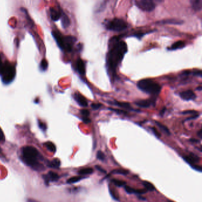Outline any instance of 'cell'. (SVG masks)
<instances>
[{"instance_id": "f6af8a7d", "label": "cell", "mask_w": 202, "mask_h": 202, "mask_svg": "<svg viewBox=\"0 0 202 202\" xmlns=\"http://www.w3.org/2000/svg\"><path fill=\"white\" fill-rule=\"evenodd\" d=\"M197 135L200 138H202V129H200L198 132H197Z\"/></svg>"}, {"instance_id": "d6986e66", "label": "cell", "mask_w": 202, "mask_h": 202, "mask_svg": "<svg viewBox=\"0 0 202 202\" xmlns=\"http://www.w3.org/2000/svg\"><path fill=\"white\" fill-rule=\"evenodd\" d=\"M191 7L195 11H200L202 8V0H191Z\"/></svg>"}, {"instance_id": "681fc988", "label": "cell", "mask_w": 202, "mask_h": 202, "mask_svg": "<svg viewBox=\"0 0 202 202\" xmlns=\"http://www.w3.org/2000/svg\"><path fill=\"white\" fill-rule=\"evenodd\" d=\"M0 60H1V56H0Z\"/></svg>"}, {"instance_id": "4dcf8cb0", "label": "cell", "mask_w": 202, "mask_h": 202, "mask_svg": "<svg viewBox=\"0 0 202 202\" xmlns=\"http://www.w3.org/2000/svg\"><path fill=\"white\" fill-rule=\"evenodd\" d=\"M97 158L99 159V160L104 161V160H105L106 156H105L104 154L102 151H99L97 152Z\"/></svg>"}, {"instance_id": "60d3db41", "label": "cell", "mask_w": 202, "mask_h": 202, "mask_svg": "<svg viewBox=\"0 0 202 202\" xmlns=\"http://www.w3.org/2000/svg\"><path fill=\"white\" fill-rule=\"evenodd\" d=\"M199 116V115L197 114V115H193V116L190 117H189L186 119V121H189V120H192V119H195L197 117H198Z\"/></svg>"}, {"instance_id": "8fae6325", "label": "cell", "mask_w": 202, "mask_h": 202, "mask_svg": "<svg viewBox=\"0 0 202 202\" xmlns=\"http://www.w3.org/2000/svg\"><path fill=\"white\" fill-rule=\"evenodd\" d=\"M43 177L46 183H49V182H56L59 178V175L52 171H49L47 175H43Z\"/></svg>"}, {"instance_id": "c3c4849f", "label": "cell", "mask_w": 202, "mask_h": 202, "mask_svg": "<svg viewBox=\"0 0 202 202\" xmlns=\"http://www.w3.org/2000/svg\"><path fill=\"white\" fill-rule=\"evenodd\" d=\"M197 90H199V91H201L202 89V87H199L197 88Z\"/></svg>"}, {"instance_id": "d590c367", "label": "cell", "mask_w": 202, "mask_h": 202, "mask_svg": "<svg viewBox=\"0 0 202 202\" xmlns=\"http://www.w3.org/2000/svg\"><path fill=\"white\" fill-rule=\"evenodd\" d=\"M4 141H5V136L4 134L3 131L2 130V129L0 128V142Z\"/></svg>"}, {"instance_id": "ba28073f", "label": "cell", "mask_w": 202, "mask_h": 202, "mask_svg": "<svg viewBox=\"0 0 202 202\" xmlns=\"http://www.w3.org/2000/svg\"><path fill=\"white\" fill-rule=\"evenodd\" d=\"M135 104L138 107L141 108H149L151 106H155V99H148V100H141L135 101Z\"/></svg>"}, {"instance_id": "277c9868", "label": "cell", "mask_w": 202, "mask_h": 202, "mask_svg": "<svg viewBox=\"0 0 202 202\" xmlns=\"http://www.w3.org/2000/svg\"><path fill=\"white\" fill-rule=\"evenodd\" d=\"M137 87L142 91L153 95L159 94L161 90V86L151 79H143L138 81Z\"/></svg>"}, {"instance_id": "3957f363", "label": "cell", "mask_w": 202, "mask_h": 202, "mask_svg": "<svg viewBox=\"0 0 202 202\" xmlns=\"http://www.w3.org/2000/svg\"><path fill=\"white\" fill-rule=\"evenodd\" d=\"M52 34L57 45L62 50L67 52H71L72 50L73 46L77 41L75 37L72 36H63L58 31H53Z\"/></svg>"}, {"instance_id": "6da1fadb", "label": "cell", "mask_w": 202, "mask_h": 202, "mask_svg": "<svg viewBox=\"0 0 202 202\" xmlns=\"http://www.w3.org/2000/svg\"><path fill=\"white\" fill-rule=\"evenodd\" d=\"M119 37L112 39V42H110L111 47L107 58L108 69L113 77H115L117 68L128 51L126 43L124 41H119Z\"/></svg>"}, {"instance_id": "4316f807", "label": "cell", "mask_w": 202, "mask_h": 202, "mask_svg": "<svg viewBox=\"0 0 202 202\" xmlns=\"http://www.w3.org/2000/svg\"><path fill=\"white\" fill-rule=\"evenodd\" d=\"M112 182L115 184V186L117 187H125L126 184V182L121 180H117V179H113L112 180Z\"/></svg>"}, {"instance_id": "7402d4cb", "label": "cell", "mask_w": 202, "mask_h": 202, "mask_svg": "<svg viewBox=\"0 0 202 202\" xmlns=\"http://www.w3.org/2000/svg\"><path fill=\"white\" fill-rule=\"evenodd\" d=\"M155 122L156 125L158 126V128H160V129L161 130L162 132L165 133V134H167V135H170L169 130V129H168V128L167 126H165V125H162V123L158 122V121H155Z\"/></svg>"}, {"instance_id": "4fadbf2b", "label": "cell", "mask_w": 202, "mask_h": 202, "mask_svg": "<svg viewBox=\"0 0 202 202\" xmlns=\"http://www.w3.org/2000/svg\"><path fill=\"white\" fill-rule=\"evenodd\" d=\"M183 158L187 162V163H189V164L192 165H195V164L197 163L200 160L198 156H197L194 154H192V153H191L190 155L184 156Z\"/></svg>"}, {"instance_id": "b9f144b4", "label": "cell", "mask_w": 202, "mask_h": 202, "mask_svg": "<svg viewBox=\"0 0 202 202\" xmlns=\"http://www.w3.org/2000/svg\"><path fill=\"white\" fill-rule=\"evenodd\" d=\"M145 34L143 33H136L135 34V35H134V36L137 37L138 38H141Z\"/></svg>"}, {"instance_id": "2e32d148", "label": "cell", "mask_w": 202, "mask_h": 202, "mask_svg": "<svg viewBox=\"0 0 202 202\" xmlns=\"http://www.w3.org/2000/svg\"><path fill=\"white\" fill-rule=\"evenodd\" d=\"M61 14L62 26L64 29H66L69 27V26L70 25V23H71L70 20H69V17H68L67 15L62 10H61Z\"/></svg>"}, {"instance_id": "d6a6232c", "label": "cell", "mask_w": 202, "mask_h": 202, "mask_svg": "<svg viewBox=\"0 0 202 202\" xmlns=\"http://www.w3.org/2000/svg\"><path fill=\"white\" fill-rule=\"evenodd\" d=\"M80 113L82 115V117H88L90 115V112L86 109H82L80 110Z\"/></svg>"}, {"instance_id": "e0dca14e", "label": "cell", "mask_w": 202, "mask_h": 202, "mask_svg": "<svg viewBox=\"0 0 202 202\" xmlns=\"http://www.w3.org/2000/svg\"><path fill=\"white\" fill-rule=\"evenodd\" d=\"M50 14L51 19L54 21H58L61 19V11H58L55 8H50Z\"/></svg>"}, {"instance_id": "d4e9b609", "label": "cell", "mask_w": 202, "mask_h": 202, "mask_svg": "<svg viewBox=\"0 0 202 202\" xmlns=\"http://www.w3.org/2000/svg\"><path fill=\"white\" fill-rule=\"evenodd\" d=\"M93 172V169L91 168H86L80 169L78 171V174L81 175H86V174H91Z\"/></svg>"}, {"instance_id": "836d02e7", "label": "cell", "mask_w": 202, "mask_h": 202, "mask_svg": "<svg viewBox=\"0 0 202 202\" xmlns=\"http://www.w3.org/2000/svg\"><path fill=\"white\" fill-rule=\"evenodd\" d=\"M151 130H152V132L154 133V134L155 135V136H156L157 138H160L161 135H160V134L159 133V132L157 130V129L156 128H154V127L151 128Z\"/></svg>"}, {"instance_id": "5bb4252c", "label": "cell", "mask_w": 202, "mask_h": 202, "mask_svg": "<svg viewBox=\"0 0 202 202\" xmlns=\"http://www.w3.org/2000/svg\"><path fill=\"white\" fill-rule=\"evenodd\" d=\"M125 190H126V191L129 193V194H136V195H143L147 193V190H144V189H135L129 187V186H125L124 187Z\"/></svg>"}, {"instance_id": "52a82bcc", "label": "cell", "mask_w": 202, "mask_h": 202, "mask_svg": "<svg viewBox=\"0 0 202 202\" xmlns=\"http://www.w3.org/2000/svg\"><path fill=\"white\" fill-rule=\"evenodd\" d=\"M135 4L139 9L147 12L153 11L155 8V3L151 0H136Z\"/></svg>"}, {"instance_id": "ac0fdd59", "label": "cell", "mask_w": 202, "mask_h": 202, "mask_svg": "<svg viewBox=\"0 0 202 202\" xmlns=\"http://www.w3.org/2000/svg\"><path fill=\"white\" fill-rule=\"evenodd\" d=\"M183 21L178 20V19H167L163 20L157 21L156 23L162 24H182L183 23Z\"/></svg>"}, {"instance_id": "cb8c5ba5", "label": "cell", "mask_w": 202, "mask_h": 202, "mask_svg": "<svg viewBox=\"0 0 202 202\" xmlns=\"http://www.w3.org/2000/svg\"><path fill=\"white\" fill-rule=\"evenodd\" d=\"M143 185L145 187V189H147V190L152 191L155 190V187L154 186V185L149 182L144 181V182H143Z\"/></svg>"}, {"instance_id": "5b68a950", "label": "cell", "mask_w": 202, "mask_h": 202, "mask_svg": "<svg viewBox=\"0 0 202 202\" xmlns=\"http://www.w3.org/2000/svg\"><path fill=\"white\" fill-rule=\"evenodd\" d=\"M15 75V69L8 62L3 63L0 60V76L4 84H9L13 81Z\"/></svg>"}, {"instance_id": "83f0119b", "label": "cell", "mask_w": 202, "mask_h": 202, "mask_svg": "<svg viewBox=\"0 0 202 202\" xmlns=\"http://www.w3.org/2000/svg\"><path fill=\"white\" fill-rule=\"evenodd\" d=\"M113 174H121V175H127L129 173L128 170L124 169H115L112 172Z\"/></svg>"}, {"instance_id": "7bdbcfd3", "label": "cell", "mask_w": 202, "mask_h": 202, "mask_svg": "<svg viewBox=\"0 0 202 202\" xmlns=\"http://www.w3.org/2000/svg\"><path fill=\"white\" fill-rule=\"evenodd\" d=\"M165 111H166V108H163L161 110V112H160V115H161V116H163L164 115V114H165Z\"/></svg>"}, {"instance_id": "74e56055", "label": "cell", "mask_w": 202, "mask_h": 202, "mask_svg": "<svg viewBox=\"0 0 202 202\" xmlns=\"http://www.w3.org/2000/svg\"><path fill=\"white\" fill-rule=\"evenodd\" d=\"M193 169H195L197 171H202V168L200 167V166H199V165H192L191 166Z\"/></svg>"}, {"instance_id": "8992f818", "label": "cell", "mask_w": 202, "mask_h": 202, "mask_svg": "<svg viewBox=\"0 0 202 202\" xmlns=\"http://www.w3.org/2000/svg\"><path fill=\"white\" fill-rule=\"evenodd\" d=\"M105 27L109 30L119 32L127 29L128 23L123 19H114L108 21L105 24Z\"/></svg>"}, {"instance_id": "f546056e", "label": "cell", "mask_w": 202, "mask_h": 202, "mask_svg": "<svg viewBox=\"0 0 202 202\" xmlns=\"http://www.w3.org/2000/svg\"><path fill=\"white\" fill-rule=\"evenodd\" d=\"M41 68L42 71H46L48 67V63L45 59H43L41 63Z\"/></svg>"}, {"instance_id": "30bf717a", "label": "cell", "mask_w": 202, "mask_h": 202, "mask_svg": "<svg viewBox=\"0 0 202 202\" xmlns=\"http://www.w3.org/2000/svg\"><path fill=\"white\" fill-rule=\"evenodd\" d=\"M74 98L75 101H77V103L81 107H83V108L87 107L88 101L87 99H86L85 97H84L80 93H75L74 95Z\"/></svg>"}, {"instance_id": "e575fe53", "label": "cell", "mask_w": 202, "mask_h": 202, "mask_svg": "<svg viewBox=\"0 0 202 202\" xmlns=\"http://www.w3.org/2000/svg\"><path fill=\"white\" fill-rule=\"evenodd\" d=\"M102 106V104L100 103H93L91 104V108H93L94 110H97L99 108H101Z\"/></svg>"}, {"instance_id": "f1b7e54d", "label": "cell", "mask_w": 202, "mask_h": 202, "mask_svg": "<svg viewBox=\"0 0 202 202\" xmlns=\"http://www.w3.org/2000/svg\"><path fill=\"white\" fill-rule=\"evenodd\" d=\"M108 109L110 110H112L113 112H115L116 113H117V114H119V115H123L126 116L128 114V113L126 111H125L123 110L116 109V108H108Z\"/></svg>"}, {"instance_id": "7dc6e473", "label": "cell", "mask_w": 202, "mask_h": 202, "mask_svg": "<svg viewBox=\"0 0 202 202\" xmlns=\"http://www.w3.org/2000/svg\"><path fill=\"white\" fill-rule=\"evenodd\" d=\"M190 141L192 142H195V143L199 142V141L195 139H190Z\"/></svg>"}, {"instance_id": "9c48e42d", "label": "cell", "mask_w": 202, "mask_h": 202, "mask_svg": "<svg viewBox=\"0 0 202 202\" xmlns=\"http://www.w3.org/2000/svg\"><path fill=\"white\" fill-rule=\"evenodd\" d=\"M180 96L182 100L186 101L194 100L196 99V95L192 90H186L180 93Z\"/></svg>"}, {"instance_id": "f907efd6", "label": "cell", "mask_w": 202, "mask_h": 202, "mask_svg": "<svg viewBox=\"0 0 202 202\" xmlns=\"http://www.w3.org/2000/svg\"><path fill=\"white\" fill-rule=\"evenodd\" d=\"M169 202H171V201H169Z\"/></svg>"}, {"instance_id": "7a4b0ae2", "label": "cell", "mask_w": 202, "mask_h": 202, "mask_svg": "<svg viewBox=\"0 0 202 202\" xmlns=\"http://www.w3.org/2000/svg\"><path fill=\"white\" fill-rule=\"evenodd\" d=\"M23 160L27 165L35 169H40L42 168L40 163L37 161L39 152L33 147L27 146L22 149Z\"/></svg>"}, {"instance_id": "ab89813d", "label": "cell", "mask_w": 202, "mask_h": 202, "mask_svg": "<svg viewBox=\"0 0 202 202\" xmlns=\"http://www.w3.org/2000/svg\"><path fill=\"white\" fill-rule=\"evenodd\" d=\"M82 119L85 123H89L91 121V120L88 117H82Z\"/></svg>"}, {"instance_id": "9a60e30c", "label": "cell", "mask_w": 202, "mask_h": 202, "mask_svg": "<svg viewBox=\"0 0 202 202\" xmlns=\"http://www.w3.org/2000/svg\"><path fill=\"white\" fill-rule=\"evenodd\" d=\"M76 67L78 72L81 75H85L86 74V65L83 60L78 59L76 63Z\"/></svg>"}, {"instance_id": "8d00e7d4", "label": "cell", "mask_w": 202, "mask_h": 202, "mask_svg": "<svg viewBox=\"0 0 202 202\" xmlns=\"http://www.w3.org/2000/svg\"><path fill=\"white\" fill-rule=\"evenodd\" d=\"M39 126L43 130H45L46 129V125L44 123H42L41 121H39Z\"/></svg>"}, {"instance_id": "44dd1931", "label": "cell", "mask_w": 202, "mask_h": 202, "mask_svg": "<svg viewBox=\"0 0 202 202\" xmlns=\"http://www.w3.org/2000/svg\"><path fill=\"white\" fill-rule=\"evenodd\" d=\"M61 165V161L58 158H55L52 161L49 162L48 166L52 169H58Z\"/></svg>"}, {"instance_id": "ee69618b", "label": "cell", "mask_w": 202, "mask_h": 202, "mask_svg": "<svg viewBox=\"0 0 202 202\" xmlns=\"http://www.w3.org/2000/svg\"><path fill=\"white\" fill-rule=\"evenodd\" d=\"M95 168H97V169L98 170H99V171H101V172H103V173H106V171H105L104 169H102L101 167L99 166V165H98V166L96 165V166H95Z\"/></svg>"}, {"instance_id": "f35d334b", "label": "cell", "mask_w": 202, "mask_h": 202, "mask_svg": "<svg viewBox=\"0 0 202 202\" xmlns=\"http://www.w3.org/2000/svg\"><path fill=\"white\" fill-rule=\"evenodd\" d=\"M193 74L195 76H198V77H202V72L201 71H195L193 72Z\"/></svg>"}, {"instance_id": "bcb514c9", "label": "cell", "mask_w": 202, "mask_h": 202, "mask_svg": "<svg viewBox=\"0 0 202 202\" xmlns=\"http://www.w3.org/2000/svg\"><path fill=\"white\" fill-rule=\"evenodd\" d=\"M27 202H39L34 199H29L27 200Z\"/></svg>"}, {"instance_id": "7c38bea8", "label": "cell", "mask_w": 202, "mask_h": 202, "mask_svg": "<svg viewBox=\"0 0 202 202\" xmlns=\"http://www.w3.org/2000/svg\"><path fill=\"white\" fill-rule=\"evenodd\" d=\"M108 103L109 104L117 106H118L119 108H124V109L130 110L136 112V110H134V108L130 106L129 103H126V102H121V101H116L115 100V101H108Z\"/></svg>"}, {"instance_id": "603a6c76", "label": "cell", "mask_w": 202, "mask_h": 202, "mask_svg": "<svg viewBox=\"0 0 202 202\" xmlns=\"http://www.w3.org/2000/svg\"><path fill=\"white\" fill-rule=\"evenodd\" d=\"M45 145L49 151L52 152H55L56 151V147L54 143L51 142H47L45 143Z\"/></svg>"}, {"instance_id": "484cf974", "label": "cell", "mask_w": 202, "mask_h": 202, "mask_svg": "<svg viewBox=\"0 0 202 202\" xmlns=\"http://www.w3.org/2000/svg\"><path fill=\"white\" fill-rule=\"evenodd\" d=\"M83 178L81 176H75V177H72L68 179L67 180V182L68 184H72V183H75L77 182L80 181Z\"/></svg>"}, {"instance_id": "ffe728a7", "label": "cell", "mask_w": 202, "mask_h": 202, "mask_svg": "<svg viewBox=\"0 0 202 202\" xmlns=\"http://www.w3.org/2000/svg\"><path fill=\"white\" fill-rule=\"evenodd\" d=\"M185 46V43L183 41H180L176 42L174 44L171 45V46L169 47L168 49L169 50H175L177 49H182Z\"/></svg>"}, {"instance_id": "1f68e13d", "label": "cell", "mask_w": 202, "mask_h": 202, "mask_svg": "<svg viewBox=\"0 0 202 202\" xmlns=\"http://www.w3.org/2000/svg\"><path fill=\"white\" fill-rule=\"evenodd\" d=\"M182 114L183 115H195L198 114V112L195 111V110H185L183 111L182 113Z\"/></svg>"}]
</instances>
